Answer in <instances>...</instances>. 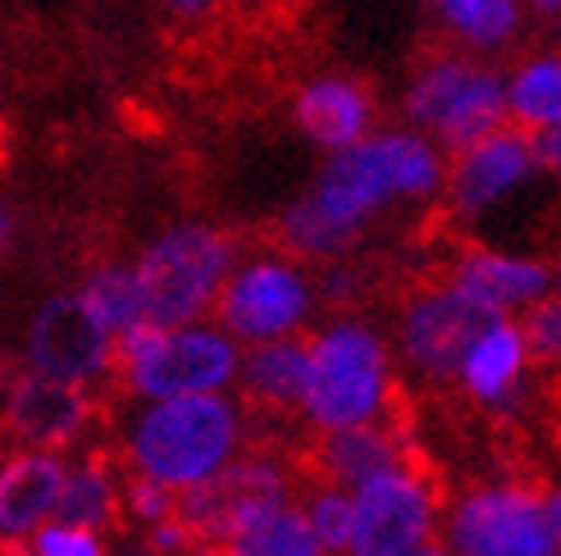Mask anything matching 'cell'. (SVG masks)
Returning <instances> with one entry per match:
<instances>
[{
  "instance_id": "obj_1",
  "label": "cell",
  "mask_w": 561,
  "mask_h": 556,
  "mask_svg": "<svg viewBox=\"0 0 561 556\" xmlns=\"http://www.w3.org/2000/svg\"><path fill=\"white\" fill-rule=\"evenodd\" d=\"M443 174V155L420 132H366L360 142L329 155L306 206L356 242L383 206L434 197Z\"/></svg>"
},
{
  "instance_id": "obj_2",
  "label": "cell",
  "mask_w": 561,
  "mask_h": 556,
  "mask_svg": "<svg viewBox=\"0 0 561 556\" xmlns=\"http://www.w3.org/2000/svg\"><path fill=\"white\" fill-rule=\"evenodd\" d=\"M242 406L224 393L160 397L137 410L128 425L124 456L133 475H147L164 488H192L210 479L224 461L238 456Z\"/></svg>"
},
{
  "instance_id": "obj_3",
  "label": "cell",
  "mask_w": 561,
  "mask_h": 556,
  "mask_svg": "<svg viewBox=\"0 0 561 556\" xmlns=\"http://www.w3.org/2000/svg\"><path fill=\"white\" fill-rule=\"evenodd\" d=\"M238 343L219 324H133L115 338V366L133 397L160 402L183 393H224L238 379Z\"/></svg>"
},
{
  "instance_id": "obj_4",
  "label": "cell",
  "mask_w": 561,
  "mask_h": 556,
  "mask_svg": "<svg viewBox=\"0 0 561 556\" xmlns=\"http://www.w3.org/2000/svg\"><path fill=\"white\" fill-rule=\"evenodd\" d=\"M301 415L316 429L379 420L388 402V343L366 320H333L311 338Z\"/></svg>"
},
{
  "instance_id": "obj_5",
  "label": "cell",
  "mask_w": 561,
  "mask_h": 556,
  "mask_svg": "<svg viewBox=\"0 0 561 556\" xmlns=\"http://www.w3.org/2000/svg\"><path fill=\"white\" fill-rule=\"evenodd\" d=\"M233 265H238L233 238L210 224H183L160 233L133 265L147 320L151 324L202 320L215 305V292Z\"/></svg>"
},
{
  "instance_id": "obj_6",
  "label": "cell",
  "mask_w": 561,
  "mask_h": 556,
  "mask_svg": "<svg viewBox=\"0 0 561 556\" xmlns=\"http://www.w3.org/2000/svg\"><path fill=\"white\" fill-rule=\"evenodd\" d=\"M453 556H561V497L529 484H489L447 511Z\"/></svg>"
},
{
  "instance_id": "obj_7",
  "label": "cell",
  "mask_w": 561,
  "mask_h": 556,
  "mask_svg": "<svg viewBox=\"0 0 561 556\" xmlns=\"http://www.w3.org/2000/svg\"><path fill=\"white\" fill-rule=\"evenodd\" d=\"M293 502V479L288 470L270 456H247V461H224L210 479L179 488L174 493V520L202 543V547H224L238 530L265 511Z\"/></svg>"
},
{
  "instance_id": "obj_8",
  "label": "cell",
  "mask_w": 561,
  "mask_h": 556,
  "mask_svg": "<svg viewBox=\"0 0 561 556\" xmlns=\"http://www.w3.org/2000/svg\"><path fill=\"white\" fill-rule=\"evenodd\" d=\"M311 305H316V288L297 260L256 256L229 269L210 311L219 315V328L233 343H270L297 333L311 320Z\"/></svg>"
},
{
  "instance_id": "obj_9",
  "label": "cell",
  "mask_w": 561,
  "mask_h": 556,
  "mask_svg": "<svg viewBox=\"0 0 561 556\" xmlns=\"http://www.w3.org/2000/svg\"><path fill=\"white\" fill-rule=\"evenodd\" d=\"M407 115L420 128L438 132V142L461 151L474 137L507 124V82L461 60V55H438L415 73L407 92Z\"/></svg>"
},
{
  "instance_id": "obj_10",
  "label": "cell",
  "mask_w": 561,
  "mask_h": 556,
  "mask_svg": "<svg viewBox=\"0 0 561 556\" xmlns=\"http://www.w3.org/2000/svg\"><path fill=\"white\" fill-rule=\"evenodd\" d=\"M438 520V497L411 461L379 470L352 488V543L347 556H407L430 543Z\"/></svg>"
},
{
  "instance_id": "obj_11",
  "label": "cell",
  "mask_w": 561,
  "mask_h": 556,
  "mask_svg": "<svg viewBox=\"0 0 561 556\" xmlns=\"http://www.w3.org/2000/svg\"><path fill=\"white\" fill-rule=\"evenodd\" d=\"M27 360L37 374L88 387L115 366V338L78 292H60L42 301L27 324Z\"/></svg>"
},
{
  "instance_id": "obj_12",
  "label": "cell",
  "mask_w": 561,
  "mask_h": 556,
  "mask_svg": "<svg viewBox=\"0 0 561 556\" xmlns=\"http://www.w3.org/2000/svg\"><path fill=\"white\" fill-rule=\"evenodd\" d=\"M489 320H493V311L474 305L457 283H438V288L415 292L402 311V324H398V343H402L407 366L425 379H453L470 338Z\"/></svg>"
},
{
  "instance_id": "obj_13",
  "label": "cell",
  "mask_w": 561,
  "mask_h": 556,
  "mask_svg": "<svg viewBox=\"0 0 561 556\" xmlns=\"http://www.w3.org/2000/svg\"><path fill=\"white\" fill-rule=\"evenodd\" d=\"M535 170L539 164H535V151H529V132L493 128L484 137H474L470 147H461L453 174H443V183L453 187V206L461 215H484Z\"/></svg>"
},
{
  "instance_id": "obj_14",
  "label": "cell",
  "mask_w": 561,
  "mask_h": 556,
  "mask_svg": "<svg viewBox=\"0 0 561 556\" xmlns=\"http://www.w3.org/2000/svg\"><path fill=\"white\" fill-rule=\"evenodd\" d=\"M92 420V397L82 383H65L50 374H23L10 387L5 402V429L23 442V448H69V442L88 429Z\"/></svg>"
},
{
  "instance_id": "obj_15",
  "label": "cell",
  "mask_w": 561,
  "mask_h": 556,
  "mask_svg": "<svg viewBox=\"0 0 561 556\" xmlns=\"http://www.w3.org/2000/svg\"><path fill=\"white\" fill-rule=\"evenodd\" d=\"M65 461L46 448H27L0 465V538L23 543L55 516L65 488Z\"/></svg>"
},
{
  "instance_id": "obj_16",
  "label": "cell",
  "mask_w": 561,
  "mask_h": 556,
  "mask_svg": "<svg viewBox=\"0 0 561 556\" xmlns=\"http://www.w3.org/2000/svg\"><path fill=\"white\" fill-rule=\"evenodd\" d=\"M453 283L493 315H512L520 305H535L552 297V269L529 256H502V252H466L453 269Z\"/></svg>"
},
{
  "instance_id": "obj_17",
  "label": "cell",
  "mask_w": 561,
  "mask_h": 556,
  "mask_svg": "<svg viewBox=\"0 0 561 556\" xmlns=\"http://www.w3.org/2000/svg\"><path fill=\"white\" fill-rule=\"evenodd\" d=\"M529 366V351H525V333L512 315H493L480 333L470 338L466 356L453 379H461L466 397L470 402H484V406H507L512 393L525 379Z\"/></svg>"
},
{
  "instance_id": "obj_18",
  "label": "cell",
  "mask_w": 561,
  "mask_h": 556,
  "mask_svg": "<svg viewBox=\"0 0 561 556\" xmlns=\"http://www.w3.org/2000/svg\"><path fill=\"white\" fill-rule=\"evenodd\" d=\"M293 115H297V128L311 137L316 147L339 151V147H352V142H360V137L370 132L375 101L352 78H320L297 96Z\"/></svg>"
},
{
  "instance_id": "obj_19",
  "label": "cell",
  "mask_w": 561,
  "mask_h": 556,
  "mask_svg": "<svg viewBox=\"0 0 561 556\" xmlns=\"http://www.w3.org/2000/svg\"><path fill=\"white\" fill-rule=\"evenodd\" d=\"M306 366H311V351L297 333L288 338H270V343H251L247 356H238V379L251 406L274 410V415H293L301 410V393H306Z\"/></svg>"
},
{
  "instance_id": "obj_20",
  "label": "cell",
  "mask_w": 561,
  "mask_h": 556,
  "mask_svg": "<svg viewBox=\"0 0 561 556\" xmlns=\"http://www.w3.org/2000/svg\"><path fill=\"white\" fill-rule=\"evenodd\" d=\"M316 461L329 475V484L339 488H356L360 479L379 475V470L407 465V448L388 429H379L375 420L366 425H343V429H320L316 442Z\"/></svg>"
},
{
  "instance_id": "obj_21",
  "label": "cell",
  "mask_w": 561,
  "mask_h": 556,
  "mask_svg": "<svg viewBox=\"0 0 561 556\" xmlns=\"http://www.w3.org/2000/svg\"><path fill=\"white\" fill-rule=\"evenodd\" d=\"M115 516H119V479L101 456L65 470V488H60V502H55L50 520L82 524V530L101 534L105 524H115Z\"/></svg>"
},
{
  "instance_id": "obj_22",
  "label": "cell",
  "mask_w": 561,
  "mask_h": 556,
  "mask_svg": "<svg viewBox=\"0 0 561 556\" xmlns=\"http://www.w3.org/2000/svg\"><path fill=\"white\" fill-rule=\"evenodd\" d=\"M215 556H329V552L311 534L301 507L284 502V507L265 511L261 520H251L247 530H238L224 547H215Z\"/></svg>"
},
{
  "instance_id": "obj_23",
  "label": "cell",
  "mask_w": 561,
  "mask_h": 556,
  "mask_svg": "<svg viewBox=\"0 0 561 556\" xmlns=\"http://www.w3.org/2000/svg\"><path fill=\"white\" fill-rule=\"evenodd\" d=\"M507 115H516L525 128L561 124V65L557 55H535L516 69L507 82Z\"/></svg>"
},
{
  "instance_id": "obj_24",
  "label": "cell",
  "mask_w": 561,
  "mask_h": 556,
  "mask_svg": "<svg viewBox=\"0 0 561 556\" xmlns=\"http://www.w3.org/2000/svg\"><path fill=\"white\" fill-rule=\"evenodd\" d=\"M78 297L88 301V311L105 324L110 338H119L124 328H133V324H142V320H147L142 288H137L133 265H105V269H96L88 283L78 288Z\"/></svg>"
},
{
  "instance_id": "obj_25",
  "label": "cell",
  "mask_w": 561,
  "mask_h": 556,
  "mask_svg": "<svg viewBox=\"0 0 561 556\" xmlns=\"http://www.w3.org/2000/svg\"><path fill=\"white\" fill-rule=\"evenodd\" d=\"M430 5L470 46H502L520 27L516 0H430Z\"/></svg>"
},
{
  "instance_id": "obj_26",
  "label": "cell",
  "mask_w": 561,
  "mask_h": 556,
  "mask_svg": "<svg viewBox=\"0 0 561 556\" xmlns=\"http://www.w3.org/2000/svg\"><path fill=\"white\" fill-rule=\"evenodd\" d=\"M301 516L329 556L347 552V543H352V493H343L339 484H320V493H311V502L301 507Z\"/></svg>"
},
{
  "instance_id": "obj_27",
  "label": "cell",
  "mask_w": 561,
  "mask_h": 556,
  "mask_svg": "<svg viewBox=\"0 0 561 556\" xmlns=\"http://www.w3.org/2000/svg\"><path fill=\"white\" fill-rule=\"evenodd\" d=\"M27 556H105V543L96 530H82V524H60L46 520L33 534L23 538Z\"/></svg>"
},
{
  "instance_id": "obj_28",
  "label": "cell",
  "mask_w": 561,
  "mask_h": 556,
  "mask_svg": "<svg viewBox=\"0 0 561 556\" xmlns=\"http://www.w3.org/2000/svg\"><path fill=\"white\" fill-rule=\"evenodd\" d=\"M525 333V351L535 366H548V360L561 356V305L552 297L535 301V311H529V320L520 324Z\"/></svg>"
},
{
  "instance_id": "obj_29",
  "label": "cell",
  "mask_w": 561,
  "mask_h": 556,
  "mask_svg": "<svg viewBox=\"0 0 561 556\" xmlns=\"http://www.w3.org/2000/svg\"><path fill=\"white\" fill-rule=\"evenodd\" d=\"M119 497H124L128 516H133L137 524H147V530L174 516V488H164V484H156V479H147V475H128V484L119 488Z\"/></svg>"
},
{
  "instance_id": "obj_30",
  "label": "cell",
  "mask_w": 561,
  "mask_h": 556,
  "mask_svg": "<svg viewBox=\"0 0 561 556\" xmlns=\"http://www.w3.org/2000/svg\"><path fill=\"white\" fill-rule=\"evenodd\" d=\"M320 288H324V297H329V301H339V305H343V301H352V297H356V278H352L347 269H329V274L320 278Z\"/></svg>"
},
{
  "instance_id": "obj_31",
  "label": "cell",
  "mask_w": 561,
  "mask_h": 556,
  "mask_svg": "<svg viewBox=\"0 0 561 556\" xmlns=\"http://www.w3.org/2000/svg\"><path fill=\"white\" fill-rule=\"evenodd\" d=\"M407 556H453V547H447V543H434V538H430V543H420V547H415V552H407Z\"/></svg>"
},
{
  "instance_id": "obj_32",
  "label": "cell",
  "mask_w": 561,
  "mask_h": 556,
  "mask_svg": "<svg viewBox=\"0 0 561 556\" xmlns=\"http://www.w3.org/2000/svg\"><path fill=\"white\" fill-rule=\"evenodd\" d=\"M170 5H174L179 14H206V10H210V0H170Z\"/></svg>"
},
{
  "instance_id": "obj_33",
  "label": "cell",
  "mask_w": 561,
  "mask_h": 556,
  "mask_svg": "<svg viewBox=\"0 0 561 556\" xmlns=\"http://www.w3.org/2000/svg\"><path fill=\"white\" fill-rule=\"evenodd\" d=\"M10 242V215H5V206H0V246Z\"/></svg>"
},
{
  "instance_id": "obj_34",
  "label": "cell",
  "mask_w": 561,
  "mask_h": 556,
  "mask_svg": "<svg viewBox=\"0 0 561 556\" xmlns=\"http://www.w3.org/2000/svg\"><path fill=\"white\" fill-rule=\"evenodd\" d=\"M535 10H539V14H557L561 0H535Z\"/></svg>"
},
{
  "instance_id": "obj_35",
  "label": "cell",
  "mask_w": 561,
  "mask_h": 556,
  "mask_svg": "<svg viewBox=\"0 0 561 556\" xmlns=\"http://www.w3.org/2000/svg\"><path fill=\"white\" fill-rule=\"evenodd\" d=\"M119 556H160V552L147 543V547H128V552H119Z\"/></svg>"
}]
</instances>
